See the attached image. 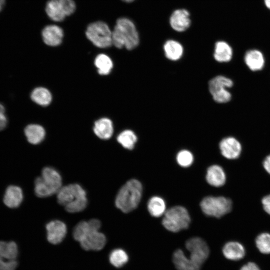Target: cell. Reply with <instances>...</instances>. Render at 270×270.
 I'll return each mask as SVG.
<instances>
[{"label":"cell","instance_id":"10","mask_svg":"<svg viewBox=\"0 0 270 270\" xmlns=\"http://www.w3.org/2000/svg\"><path fill=\"white\" fill-rule=\"evenodd\" d=\"M76 8L72 0H50L46 4V11L51 20L61 22L66 16L73 14Z\"/></svg>","mask_w":270,"mask_h":270},{"label":"cell","instance_id":"15","mask_svg":"<svg viewBox=\"0 0 270 270\" xmlns=\"http://www.w3.org/2000/svg\"><path fill=\"white\" fill-rule=\"evenodd\" d=\"M63 36L62 28L56 25H48L42 31V38L44 42L52 46L60 44Z\"/></svg>","mask_w":270,"mask_h":270},{"label":"cell","instance_id":"28","mask_svg":"<svg viewBox=\"0 0 270 270\" xmlns=\"http://www.w3.org/2000/svg\"><path fill=\"white\" fill-rule=\"evenodd\" d=\"M138 140L136 134L132 130H126L122 132L117 136V141L124 148L132 150Z\"/></svg>","mask_w":270,"mask_h":270},{"label":"cell","instance_id":"2","mask_svg":"<svg viewBox=\"0 0 270 270\" xmlns=\"http://www.w3.org/2000/svg\"><path fill=\"white\" fill-rule=\"evenodd\" d=\"M112 44L116 48L124 47L132 50L138 46L140 42L138 32L134 22L126 18H118L112 31Z\"/></svg>","mask_w":270,"mask_h":270},{"label":"cell","instance_id":"8","mask_svg":"<svg viewBox=\"0 0 270 270\" xmlns=\"http://www.w3.org/2000/svg\"><path fill=\"white\" fill-rule=\"evenodd\" d=\"M86 34L87 38L96 46L106 48L112 44V32L105 22L98 21L90 24Z\"/></svg>","mask_w":270,"mask_h":270},{"label":"cell","instance_id":"21","mask_svg":"<svg viewBox=\"0 0 270 270\" xmlns=\"http://www.w3.org/2000/svg\"><path fill=\"white\" fill-rule=\"evenodd\" d=\"M244 60L246 66L252 71L261 70L264 64L263 54L256 50H252L246 52Z\"/></svg>","mask_w":270,"mask_h":270},{"label":"cell","instance_id":"13","mask_svg":"<svg viewBox=\"0 0 270 270\" xmlns=\"http://www.w3.org/2000/svg\"><path fill=\"white\" fill-rule=\"evenodd\" d=\"M222 154L230 160L236 159L242 152L240 143L234 138L228 136L222 140L219 144Z\"/></svg>","mask_w":270,"mask_h":270},{"label":"cell","instance_id":"40","mask_svg":"<svg viewBox=\"0 0 270 270\" xmlns=\"http://www.w3.org/2000/svg\"><path fill=\"white\" fill-rule=\"evenodd\" d=\"M124 2H132L133 1H134V0H122Z\"/></svg>","mask_w":270,"mask_h":270},{"label":"cell","instance_id":"34","mask_svg":"<svg viewBox=\"0 0 270 270\" xmlns=\"http://www.w3.org/2000/svg\"><path fill=\"white\" fill-rule=\"evenodd\" d=\"M8 124V118L4 106L0 103V130L4 129Z\"/></svg>","mask_w":270,"mask_h":270},{"label":"cell","instance_id":"4","mask_svg":"<svg viewBox=\"0 0 270 270\" xmlns=\"http://www.w3.org/2000/svg\"><path fill=\"white\" fill-rule=\"evenodd\" d=\"M141 183L135 179L128 181L119 190L115 200L116 208L124 213L134 210L142 196Z\"/></svg>","mask_w":270,"mask_h":270},{"label":"cell","instance_id":"27","mask_svg":"<svg viewBox=\"0 0 270 270\" xmlns=\"http://www.w3.org/2000/svg\"><path fill=\"white\" fill-rule=\"evenodd\" d=\"M30 98L34 102L42 106L48 105L52 100L50 91L42 87L34 88L30 94Z\"/></svg>","mask_w":270,"mask_h":270},{"label":"cell","instance_id":"20","mask_svg":"<svg viewBox=\"0 0 270 270\" xmlns=\"http://www.w3.org/2000/svg\"><path fill=\"white\" fill-rule=\"evenodd\" d=\"M165 56L172 61L180 59L184 54L182 46L178 42L169 40L166 42L163 46Z\"/></svg>","mask_w":270,"mask_h":270},{"label":"cell","instance_id":"35","mask_svg":"<svg viewBox=\"0 0 270 270\" xmlns=\"http://www.w3.org/2000/svg\"><path fill=\"white\" fill-rule=\"evenodd\" d=\"M262 202L264 210L270 215V194L264 196Z\"/></svg>","mask_w":270,"mask_h":270},{"label":"cell","instance_id":"23","mask_svg":"<svg viewBox=\"0 0 270 270\" xmlns=\"http://www.w3.org/2000/svg\"><path fill=\"white\" fill-rule=\"evenodd\" d=\"M232 56V50L226 42L218 41L215 44L214 57L219 62H230Z\"/></svg>","mask_w":270,"mask_h":270},{"label":"cell","instance_id":"11","mask_svg":"<svg viewBox=\"0 0 270 270\" xmlns=\"http://www.w3.org/2000/svg\"><path fill=\"white\" fill-rule=\"evenodd\" d=\"M186 247L190 254V258L200 266L208 257L209 248L206 242L200 238L188 239L186 242Z\"/></svg>","mask_w":270,"mask_h":270},{"label":"cell","instance_id":"37","mask_svg":"<svg viewBox=\"0 0 270 270\" xmlns=\"http://www.w3.org/2000/svg\"><path fill=\"white\" fill-rule=\"evenodd\" d=\"M263 166L265 170L270 174V154L264 158Z\"/></svg>","mask_w":270,"mask_h":270},{"label":"cell","instance_id":"38","mask_svg":"<svg viewBox=\"0 0 270 270\" xmlns=\"http://www.w3.org/2000/svg\"><path fill=\"white\" fill-rule=\"evenodd\" d=\"M6 0H0V12L2 10V9L3 6L5 4Z\"/></svg>","mask_w":270,"mask_h":270},{"label":"cell","instance_id":"3","mask_svg":"<svg viewBox=\"0 0 270 270\" xmlns=\"http://www.w3.org/2000/svg\"><path fill=\"white\" fill-rule=\"evenodd\" d=\"M58 202L69 212H78L86 206L88 200L84 190L78 184L62 186L57 192Z\"/></svg>","mask_w":270,"mask_h":270},{"label":"cell","instance_id":"22","mask_svg":"<svg viewBox=\"0 0 270 270\" xmlns=\"http://www.w3.org/2000/svg\"><path fill=\"white\" fill-rule=\"evenodd\" d=\"M94 131L100 138L108 140L111 138L114 132V128L112 121L107 118H102L94 123Z\"/></svg>","mask_w":270,"mask_h":270},{"label":"cell","instance_id":"33","mask_svg":"<svg viewBox=\"0 0 270 270\" xmlns=\"http://www.w3.org/2000/svg\"><path fill=\"white\" fill-rule=\"evenodd\" d=\"M18 266L16 260L6 262L0 260V270H15Z\"/></svg>","mask_w":270,"mask_h":270},{"label":"cell","instance_id":"25","mask_svg":"<svg viewBox=\"0 0 270 270\" xmlns=\"http://www.w3.org/2000/svg\"><path fill=\"white\" fill-rule=\"evenodd\" d=\"M24 134L28 141L33 144H38L45 136V130L40 125L31 124L24 128Z\"/></svg>","mask_w":270,"mask_h":270},{"label":"cell","instance_id":"5","mask_svg":"<svg viewBox=\"0 0 270 270\" xmlns=\"http://www.w3.org/2000/svg\"><path fill=\"white\" fill-rule=\"evenodd\" d=\"M62 178L54 168H43L40 176L34 181V192L40 198H46L57 193L62 188Z\"/></svg>","mask_w":270,"mask_h":270},{"label":"cell","instance_id":"32","mask_svg":"<svg viewBox=\"0 0 270 270\" xmlns=\"http://www.w3.org/2000/svg\"><path fill=\"white\" fill-rule=\"evenodd\" d=\"M178 164L182 167L190 166L194 162V156L192 153L186 150L180 151L176 156Z\"/></svg>","mask_w":270,"mask_h":270},{"label":"cell","instance_id":"31","mask_svg":"<svg viewBox=\"0 0 270 270\" xmlns=\"http://www.w3.org/2000/svg\"><path fill=\"white\" fill-rule=\"evenodd\" d=\"M256 244L260 252L270 254V234L263 232L258 235L256 239Z\"/></svg>","mask_w":270,"mask_h":270},{"label":"cell","instance_id":"39","mask_svg":"<svg viewBox=\"0 0 270 270\" xmlns=\"http://www.w3.org/2000/svg\"><path fill=\"white\" fill-rule=\"evenodd\" d=\"M264 3L266 7L270 9V0H264Z\"/></svg>","mask_w":270,"mask_h":270},{"label":"cell","instance_id":"29","mask_svg":"<svg viewBox=\"0 0 270 270\" xmlns=\"http://www.w3.org/2000/svg\"><path fill=\"white\" fill-rule=\"evenodd\" d=\"M94 64L101 75L110 74L113 67V63L109 56L104 54H100L95 58Z\"/></svg>","mask_w":270,"mask_h":270},{"label":"cell","instance_id":"36","mask_svg":"<svg viewBox=\"0 0 270 270\" xmlns=\"http://www.w3.org/2000/svg\"><path fill=\"white\" fill-rule=\"evenodd\" d=\"M240 270H260L258 266L255 263L250 262L244 265Z\"/></svg>","mask_w":270,"mask_h":270},{"label":"cell","instance_id":"24","mask_svg":"<svg viewBox=\"0 0 270 270\" xmlns=\"http://www.w3.org/2000/svg\"><path fill=\"white\" fill-rule=\"evenodd\" d=\"M18 254V247L15 242L0 241V260L6 262L16 260Z\"/></svg>","mask_w":270,"mask_h":270},{"label":"cell","instance_id":"26","mask_svg":"<svg viewBox=\"0 0 270 270\" xmlns=\"http://www.w3.org/2000/svg\"><path fill=\"white\" fill-rule=\"evenodd\" d=\"M148 210L152 216L160 217L164 216L166 210V202L161 197L154 196L148 200Z\"/></svg>","mask_w":270,"mask_h":270},{"label":"cell","instance_id":"19","mask_svg":"<svg viewBox=\"0 0 270 270\" xmlns=\"http://www.w3.org/2000/svg\"><path fill=\"white\" fill-rule=\"evenodd\" d=\"M222 253L226 258L232 260H238L246 254L244 246L238 242H229L222 248Z\"/></svg>","mask_w":270,"mask_h":270},{"label":"cell","instance_id":"16","mask_svg":"<svg viewBox=\"0 0 270 270\" xmlns=\"http://www.w3.org/2000/svg\"><path fill=\"white\" fill-rule=\"evenodd\" d=\"M23 200V192L22 189L16 186H8L4 196V202L10 208H16L22 203Z\"/></svg>","mask_w":270,"mask_h":270},{"label":"cell","instance_id":"30","mask_svg":"<svg viewBox=\"0 0 270 270\" xmlns=\"http://www.w3.org/2000/svg\"><path fill=\"white\" fill-rule=\"evenodd\" d=\"M128 260V256L122 248L112 250L109 255V261L114 266L120 268L125 265Z\"/></svg>","mask_w":270,"mask_h":270},{"label":"cell","instance_id":"17","mask_svg":"<svg viewBox=\"0 0 270 270\" xmlns=\"http://www.w3.org/2000/svg\"><path fill=\"white\" fill-rule=\"evenodd\" d=\"M174 264L178 270H200L201 266L187 258L180 249L176 250L172 256Z\"/></svg>","mask_w":270,"mask_h":270},{"label":"cell","instance_id":"12","mask_svg":"<svg viewBox=\"0 0 270 270\" xmlns=\"http://www.w3.org/2000/svg\"><path fill=\"white\" fill-rule=\"evenodd\" d=\"M46 238L50 244H57L65 238L67 228L66 224L58 220H52L46 225Z\"/></svg>","mask_w":270,"mask_h":270},{"label":"cell","instance_id":"14","mask_svg":"<svg viewBox=\"0 0 270 270\" xmlns=\"http://www.w3.org/2000/svg\"><path fill=\"white\" fill-rule=\"evenodd\" d=\"M189 12L185 9H178L171 14L170 23L173 30L182 32L188 28L190 24Z\"/></svg>","mask_w":270,"mask_h":270},{"label":"cell","instance_id":"7","mask_svg":"<svg viewBox=\"0 0 270 270\" xmlns=\"http://www.w3.org/2000/svg\"><path fill=\"white\" fill-rule=\"evenodd\" d=\"M232 200L224 196H208L201 201L200 208L206 216L220 218L232 209Z\"/></svg>","mask_w":270,"mask_h":270},{"label":"cell","instance_id":"18","mask_svg":"<svg viewBox=\"0 0 270 270\" xmlns=\"http://www.w3.org/2000/svg\"><path fill=\"white\" fill-rule=\"evenodd\" d=\"M206 180L210 186L220 187L225 184L226 175L224 170L220 166L214 164L208 168Z\"/></svg>","mask_w":270,"mask_h":270},{"label":"cell","instance_id":"6","mask_svg":"<svg viewBox=\"0 0 270 270\" xmlns=\"http://www.w3.org/2000/svg\"><path fill=\"white\" fill-rule=\"evenodd\" d=\"M190 218L187 210L180 206H173L166 210L162 224L164 226L172 232H178L187 228Z\"/></svg>","mask_w":270,"mask_h":270},{"label":"cell","instance_id":"1","mask_svg":"<svg viewBox=\"0 0 270 270\" xmlns=\"http://www.w3.org/2000/svg\"><path fill=\"white\" fill-rule=\"evenodd\" d=\"M100 226V221L97 219L82 221L75 226L73 236L84 250H100L106 242L104 234L99 232Z\"/></svg>","mask_w":270,"mask_h":270},{"label":"cell","instance_id":"9","mask_svg":"<svg viewBox=\"0 0 270 270\" xmlns=\"http://www.w3.org/2000/svg\"><path fill=\"white\" fill-rule=\"evenodd\" d=\"M233 86L230 78L224 76H217L210 80L208 83L209 92L212 99L217 103L224 104L230 101L231 94L227 90Z\"/></svg>","mask_w":270,"mask_h":270}]
</instances>
